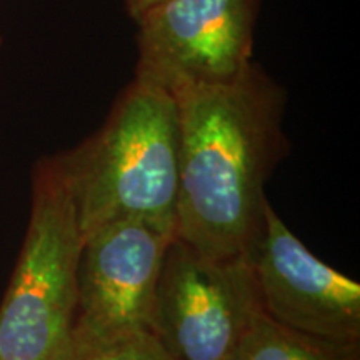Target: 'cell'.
<instances>
[{
    "mask_svg": "<svg viewBox=\"0 0 360 360\" xmlns=\"http://www.w3.org/2000/svg\"><path fill=\"white\" fill-rule=\"evenodd\" d=\"M179 120L175 236L214 257L250 254L265 184L283 157L287 90L259 62L236 79L174 94Z\"/></svg>",
    "mask_w": 360,
    "mask_h": 360,
    "instance_id": "1",
    "label": "cell"
},
{
    "mask_svg": "<svg viewBox=\"0 0 360 360\" xmlns=\"http://www.w3.org/2000/svg\"><path fill=\"white\" fill-rule=\"evenodd\" d=\"M52 157L74 200L82 238L122 220L175 233L179 120L167 90L134 77L96 132Z\"/></svg>",
    "mask_w": 360,
    "mask_h": 360,
    "instance_id": "2",
    "label": "cell"
},
{
    "mask_svg": "<svg viewBox=\"0 0 360 360\" xmlns=\"http://www.w3.org/2000/svg\"><path fill=\"white\" fill-rule=\"evenodd\" d=\"M82 233L52 155L32 174L24 245L0 304V360H79L74 322Z\"/></svg>",
    "mask_w": 360,
    "mask_h": 360,
    "instance_id": "3",
    "label": "cell"
},
{
    "mask_svg": "<svg viewBox=\"0 0 360 360\" xmlns=\"http://www.w3.org/2000/svg\"><path fill=\"white\" fill-rule=\"evenodd\" d=\"M260 307L249 254L214 257L175 236L165 252L150 334L179 360H232Z\"/></svg>",
    "mask_w": 360,
    "mask_h": 360,
    "instance_id": "4",
    "label": "cell"
},
{
    "mask_svg": "<svg viewBox=\"0 0 360 360\" xmlns=\"http://www.w3.org/2000/svg\"><path fill=\"white\" fill-rule=\"evenodd\" d=\"M262 0H162L135 19V79L179 92L236 79L254 62Z\"/></svg>",
    "mask_w": 360,
    "mask_h": 360,
    "instance_id": "5",
    "label": "cell"
},
{
    "mask_svg": "<svg viewBox=\"0 0 360 360\" xmlns=\"http://www.w3.org/2000/svg\"><path fill=\"white\" fill-rule=\"evenodd\" d=\"M174 232L122 220L82 238L74 342L79 360L90 350L150 332L162 264Z\"/></svg>",
    "mask_w": 360,
    "mask_h": 360,
    "instance_id": "6",
    "label": "cell"
},
{
    "mask_svg": "<svg viewBox=\"0 0 360 360\" xmlns=\"http://www.w3.org/2000/svg\"><path fill=\"white\" fill-rule=\"evenodd\" d=\"M249 257L270 319L322 339L360 342V283L315 257L270 202Z\"/></svg>",
    "mask_w": 360,
    "mask_h": 360,
    "instance_id": "7",
    "label": "cell"
},
{
    "mask_svg": "<svg viewBox=\"0 0 360 360\" xmlns=\"http://www.w3.org/2000/svg\"><path fill=\"white\" fill-rule=\"evenodd\" d=\"M232 360H360V342L304 334L276 322L260 309Z\"/></svg>",
    "mask_w": 360,
    "mask_h": 360,
    "instance_id": "8",
    "label": "cell"
},
{
    "mask_svg": "<svg viewBox=\"0 0 360 360\" xmlns=\"http://www.w3.org/2000/svg\"><path fill=\"white\" fill-rule=\"evenodd\" d=\"M82 360H179L169 352L150 332L124 337L94 349L82 357Z\"/></svg>",
    "mask_w": 360,
    "mask_h": 360,
    "instance_id": "9",
    "label": "cell"
},
{
    "mask_svg": "<svg viewBox=\"0 0 360 360\" xmlns=\"http://www.w3.org/2000/svg\"><path fill=\"white\" fill-rule=\"evenodd\" d=\"M124 8L127 12L130 19L135 20L142 15L143 12L148 11L150 7H154L155 4L162 2V0H122Z\"/></svg>",
    "mask_w": 360,
    "mask_h": 360,
    "instance_id": "10",
    "label": "cell"
},
{
    "mask_svg": "<svg viewBox=\"0 0 360 360\" xmlns=\"http://www.w3.org/2000/svg\"><path fill=\"white\" fill-rule=\"evenodd\" d=\"M0 47H2V35H0Z\"/></svg>",
    "mask_w": 360,
    "mask_h": 360,
    "instance_id": "11",
    "label": "cell"
}]
</instances>
